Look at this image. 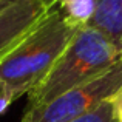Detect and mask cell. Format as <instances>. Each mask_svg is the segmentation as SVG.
Segmentation results:
<instances>
[{
    "label": "cell",
    "mask_w": 122,
    "mask_h": 122,
    "mask_svg": "<svg viewBox=\"0 0 122 122\" xmlns=\"http://www.w3.org/2000/svg\"><path fill=\"white\" fill-rule=\"evenodd\" d=\"M111 104H113V108H114L116 121L122 122V86L114 93L113 97H111Z\"/></svg>",
    "instance_id": "8"
},
{
    "label": "cell",
    "mask_w": 122,
    "mask_h": 122,
    "mask_svg": "<svg viewBox=\"0 0 122 122\" xmlns=\"http://www.w3.org/2000/svg\"><path fill=\"white\" fill-rule=\"evenodd\" d=\"M17 2H20V0H0V14H2L5 9H8L9 6L15 5Z\"/></svg>",
    "instance_id": "9"
},
{
    "label": "cell",
    "mask_w": 122,
    "mask_h": 122,
    "mask_svg": "<svg viewBox=\"0 0 122 122\" xmlns=\"http://www.w3.org/2000/svg\"><path fill=\"white\" fill-rule=\"evenodd\" d=\"M17 99H19V94L14 91V88L0 79V114L5 113L9 105Z\"/></svg>",
    "instance_id": "7"
},
{
    "label": "cell",
    "mask_w": 122,
    "mask_h": 122,
    "mask_svg": "<svg viewBox=\"0 0 122 122\" xmlns=\"http://www.w3.org/2000/svg\"><path fill=\"white\" fill-rule=\"evenodd\" d=\"M79 28L54 5L0 60V79L12 86L19 97L31 93L50 73Z\"/></svg>",
    "instance_id": "1"
},
{
    "label": "cell",
    "mask_w": 122,
    "mask_h": 122,
    "mask_svg": "<svg viewBox=\"0 0 122 122\" xmlns=\"http://www.w3.org/2000/svg\"><path fill=\"white\" fill-rule=\"evenodd\" d=\"M122 86V57L88 82L63 93L51 102L28 108L22 122H70L108 101Z\"/></svg>",
    "instance_id": "3"
},
{
    "label": "cell",
    "mask_w": 122,
    "mask_h": 122,
    "mask_svg": "<svg viewBox=\"0 0 122 122\" xmlns=\"http://www.w3.org/2000/svg\"><path fill=\"white\" fill-rule=\"evenodd\" d=\"M88 25L122 51V0H94V12Z\"/></svg>",
    "instance_id": "5"
},
{
    "label": "cell",
    "mask_w": 122,
    "mask_h": 122,
    "mask_svg": "<svg viewBox=\"0 0 122 122\" xmlns=\"http://www.w3.org/2000/svg\"><path fill=\"white\" fill-rule=\"evenodd\" d=\"M70 122H117V121H116L111 99H108V101H104L102 104H99L96 108H93L91 111H88V113L82 114V116L76 117Z\"/></svg>",
    "instance_id": "6"
},
{
    "label": "cell",
    "mask_w": 122,
    "mask_h": 122,
    "mask_svg": "<svg viewBox=\"0 0 122 122\" xmlns=\"http://www.w3.org/2000/svg\"><path fill=\"white\" fill-rule=\"evenodd\" d=\"M121 57L122 51L102 33L90 25L81 26L45 79L28 93V108L42 107L81 83L88 82Z\"/></svg>",
    "instance_id": "2"
},
{
    "label": "cell",
    "mask_w": 122,
    "mask_h": 122,
    "mask_svg": "<svg viewBox=\"0 0 122 122\" xmlns=\"http://www.w3.org/2000/svg\"><path fill=\"white\" fill-rule=\"evenodd\" d=\"M54 6L51 0H20L0 14V60Z\"/></svg>",
    "instance_id": "4"
}]
</instances>
